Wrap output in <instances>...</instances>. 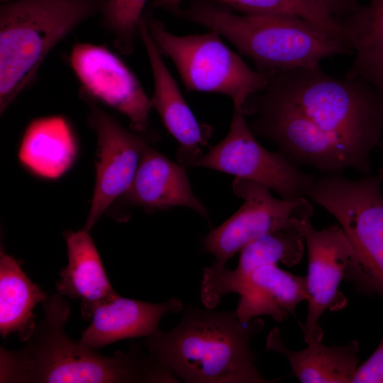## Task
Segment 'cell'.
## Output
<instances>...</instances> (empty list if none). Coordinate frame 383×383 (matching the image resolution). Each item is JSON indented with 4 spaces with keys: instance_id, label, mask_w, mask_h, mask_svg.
<instances>
[{
    "instance_id": "obj_3",
    "label": "cell",
    "mask_w": 383,
    "mask_h": 383,
    "mask_svg": "<svg viewBox=\"0 0 383 383\" xmlns=\"http://www.w3.org/2000/svg\"><path fill=\"white\" fill-rule=\"evenodd\" d=\"M189 306L169 331L147 337L145 346L157 360L186 383H272L256 365L250 339L263 330L255 318L243 323L235 310L213 311Z\"/></svg>"
},
{
    "instance_id": "obj_23",
    "label": "cell",
    "mask_w": 383,
    "mask_h": 383,
    "mask_svg": "<svg viewBox=\"0 0 383 383\" xmlns=\"http://www.w3.org/2000/svg\"><path fill=\"white\" fill-rule=\"evenodd\" d=\"M214 1L235 12L243 14L284 15L299 17L346 40L341 21L328 12L318 0Z\"/></svg>"
},
{
    "instance_id": "obj_2",
    "label": "cell",
    "mask_w": 383,
    "mask_h": 383,
    "mask_svg": "<svg viewBox=\"0 0 383 383\" xmlns=\"http://www.w3.org/2000/svg\"><path fill=\"white\" fill-rule=\"evenodd\" d=\"M44 318L19 350L0 348L1 383L152 382L155 359L128 352L106 356L70 338L64 328L70 306L59 293L43 302Z\"/></svg>"
},
{
    "instance_id": "obj_9",
    "label": "cell",
    "mask_w": 383,
    "mask_h": 383,
    "mask_svg": "<svg viewBox=\"0 0 383 383\" xmlns=\"http://www.w3.org/2000/svg\"><path fill=\"white\" fill-rule=\"evenodd\" d=\"M194 166L258 182L284 199L306 197L316 177L301 171L281 152L265 149L255 138L243 112L237 109L226 136Z\"/></svg>"
},
{
    "instance_id": "obj_25",
    "label": "cell",
    "mask_w": 383,
    "mask_h": 383,
    "mask_svg": "<svg viewBox=\"0 0 383 383\" xmlns=\"http://www.w3.org/2000/svg\"><path fill=\"white\" fill-rule=\"evenodd\" d=\"M352 383H383V337L374 353L357 367Z\"/></svg>"
},
{
    "instance_id": "obj_26",
    "label": "cell",
    "mask_w": 383,
    "mask_h": 383,
    "mask_svg": "<svg viewBox=\"0 0 383 383\" xmlns=\"http://www.w3.org/2000/svg\"><path fill=\"white\" fill-rule=\"evenodd\" d=\"M333 16L342 21L360 6L358 0H318Z\"/></svg>"
},
{
    "instance_id": "obj_14",
    "label": "cell",
    "mask_w": 383,
    "mask_h": 383,
    "mask_svg": "<svg viewBox=\"0 0 383 383\" xmlns=\"http://www.w3.org/2000/svg\"><path fill=\"white\" fill-rule=\"evenodd\" d=\"M302 233L279 231L263 234L247 244L240 251L237 267L229 270L216 262L203 269L200 288L201 303L215 308L221 297L235 293L240 284L256 269L282 262L293 267L304 252Z\"/></svg>"
},
{
    "instance_id": "obj_11",
    "label": "cell",
    "mask_w": 383,
    "mask_h": 383,
    "mask_svg": "<svg viewBox=\"0 0 383 383\" xmlns=\"http://www.w3.org/2000/svg\"><path fill=\"white\" fill-rule=\"evenodd\" d=\"M82 99L90 106L88 122L97 138L95 186L83 228L89 232L109 206L128 190L149 142L143 133L125 128L96 101Z\"/></svg>"
},
{
    "instance_id": "obj_17",
    "label": "cell",
    "mask_w": 383,
    "mask_h": 383,
    "mask_svg": "<svg viewBox=\"0 0 383 383\" xmlns=\"http://www.w3.org/2000/svg\"><path fill=\"white\" fill-rule=\"evenodd\" d=\"M235 293L240 295L235 311L243 323L265 315L280 323L289 316L296 317L297 305L306 301V277L277 264L266 265L248 275Z\"/></svg>"
},
{
    "instance_id": "obj_19",
    "label": "cell",
    "mask_w": 383,
    "mask_h": 383,
    "mask_svg": "<svg viewBox=\"0 0 383 383\" xmlns=\"http://www.w3.org/2000/svg\"><path fill=\"white\" fill-rule=\"evenodd\" d=\"M300 350H292L282 340L277 327L268 334L267 350L283 355L292 374L302 383H352L359 366V344L355 340L339 346L310 341Z\"/></svg>"
},
{
    "instance_id": "obj_28",
    "label": "cell",
    "mask_w": 383,
    "mask_h": 383,
    "mask_svg": "<svg viewBox=\"0 0 383 383\" xmlns=\"http://www.w3.org/2000/svg\"><path fill=\"white\" fill-rule=\"evenodd\" d=\"M382 148V150L383 152V138L379 143V145ZM379 175L382 177V180H383V168H382L379 172Z\"/></svg>"
},
{
    "instance_id": "obj_1",
    "label": "cell",
    "mask_w": 383,
    "mask_h": 383,
    "mask_svg": "<svg viewBox=\"0 0 383 383\" xmlns=\"http://www.w3.org/2000/svg\"><path fill=\"white\" fill-rule=\"evenodd\" d=\"M248 125L296 167L321 174L371 172L383 138V96L360 78L338 79L319 66L273 72L248 104Z\"/></svg>"
},
{
    "instance_id": "obj_7",
    "label": "cell",
    "mask_w": 383,
    "mask_h": 383,
    "mask_svg": "<svg viewBox=\"0 0 383 383\" xmlns=\"http://www.w3.org/2000/svg\"><path fill=\"white\" fill-rule=\"evenodd\" d=\"M143 16L160 52L174 63L187 91L226 95L243 111L248 99L270 82L273 72L251 69L217 32L177 35L160 21Z\"/></svg>"
},
{
    "instance_id": "obj_15",
    "label": "cell",
    "mask_w": 383,
    "mask_h": 383,
    "mask_svg": "<svg viewBox=\"0 0 383 383\" xmlns=\"http://www.w3.org/2000/svg\"><path fill=\"white\" fill-rule=\"evenodd\" d=\"M129 205L147 211L186 206L209 221V212L194 194L184 167L150 145L145 150L135 176L121 196Z\"/></svg>"
},
{
    "instance_id": "obj_20",
    "label": "cell",
    "mask_w": 383,
    "mask_h": 383,
    "mask_svg": "<svg viewBox=\"0 0 383 383\" xmlns=\"http://www.w3.org/2000/svg\"><path fill=\"white\" fill-rule=\"evenodd\" d=\"M77 154L74 133L66 118L52 116L33 120L19 148L21 162L34 174L56 179L72 165Z\"/></svg>"
},
{
    "instance_id": "obj_24",
    "label": "cell",
    "mask_w": 383,
    "mask_h": 383,
    "mask_svg": "<svg viewBox=\"0 0 383 383\" xmlns=\"http://www.w3.org/2000/svg\"><path fill=\"white\" fill-rule=\"evenodd\" d=\"M147 0H103L101 26L113 38L114 47L131 55L139 35V25Z\"/></svg>"
},
{
    "instance_id": "obj_5",
    "label": "cell",
    "mask_w": 383,
    "mask_h": 383,
    "mask_svg": "<svg viewBox=\"0 0 383 383\" xmlns=\"http://www.w3.org/2000/svg\"><path fill=\"white\" fill-rule=\"evenodd\" d=\"M103 0H15L0 7V113L36 78L62 40L100 12Z\"/></svg>"
},
{
    "instance_id": "obj_22",
    "label": "cell",
    "mask_w": 383,
    "mask_h": 383,
    "mask_svg": "<svg viewBox=\"0 0 383 383\" xmlns=\"http://www.w3.org/2000/svg\"><path fill=\"white\" fill-rule=\"evenodd\" d=\"M47 294L21 268V262L0 250V333L6 338L16 333L26 341L37 323L33 309Z\"/></svg>"
},
{
    "instance_id": "obj_13",
    "label": "cell",
    "mask_w": 383,
    "mask_h": 383,
    "mask_svg": "<svg viewBox=\"0 0 383 383\" xmlns=\"http://www.w3.org/2000/svg\"><path fill=\"white\" fill-rule=\"evenodd\" d=\"M139 36L154 79V92L150 98L152 107L179 143L177 159L179 165L184 168L193 167L202 156V148L207 146L212 128L199 123L186 103L149 32L144 16L139 25Z\"/></svg>"
},
{
    "instance_id": "obj_27",
    "label": "cell",
    "mask_w": 383,
    "mask_h": 383,
    "mask_svg": "<svg viewBox=\"0 0 383 383\" xmlns=\"http://www.w3.org/2000/svg\"><path fill=\"white\" fill-rule=\"evenodd\" d=\"M182 0H153L152 9H164L174 13L180 8Z\"/></svg>"
},
{
    "instance_id": "obj_21",
    "label": "cell",
    "mask_w": 383,
    "mask_h": 383,
    "mask_svg": "<svg viewBox=\"0 0 383 383\" xmlns=\"http://www.w3.org/2000/svg\"><path fill=\"white\" fill-rule=\"evenodd\" d=\"M340 21L355 54L345 77L364 79L383 96V0H370Z\"/></svg>"
},
{
    "instance_id": "obj_4",
    "label": "cell",
    "mask_w": 383,
    "mask_h": 383,
    "mask_svg": "<svg viewBox=\"0 0 383 383\" xmlns=\"http://www.w3.org/2000/svg\"><path fill=\"white\" fill-rule=\"evenodd\" d=\"M173 14L217 32L260 72L313 67L326 57L353 54L344 38L296 16L243 14L214 0H189Z\"/></svg>"
},
{
    "instance_id": "obj_12",
    "label": "cell",
    "mask_w": 383,
    "mask_h": 383,
    "mask_svg": "<svg viewBox=\"0 0 383 383\" xmlns=\"http://www.w3.org/2000/svg\"><path fill=\"white\" fill-rule=\"evenodd\" d=\"M302 235L308 252L306 277L308 312L301 325L304 341H322L323 331L319 324L323 313L338 311L347 306V298L339 290L353 250L339 224L316 230L311 221L304 225Z\"/></svg>"
},
{
    "instance_id": "obj_10",
    "label": "cell",
    "mask_w": 383,
    "mask_h": 383,
    "mask_svg": "<svg viewBox=\"0 0 383 383\" xmlns=\"http://www.w3.org/2000/svg\"><path fill=\"white\" fill-rule=\"evenodd\" d=\"M70 66L81 84V97L100 101L125 115L131 129L144 133L149 123L150 99L132 70L105 47L76 43Z\"/></svg>"
},
{
    "instance_id": "obj_16",
    "label": "cell",
    "mask_w": 383,
    "mask_h": 383,
    "mask_svg": "<svg viewBox=\"0 0 383 383\" xmlns=\"http://www.w3.org/2000/svg\"><path fill=\"white\" fill-rule=\"evenodd\" d=\"M183 309L182 301L174 297L150 303L118 294L95 309L91 322L79 341L97 349L121 340L149 337L160 330L159 323L165 313H178Z\"/></svg>"
},
{
    "instance_id": "obj_8",
    "label": "cell",
    "mask_w": 383,
    "mask_h": 383,
    "mask_svg": "<svg viewBox=\"0 0 383 383\" xmlns=\"http://www.w3.org/2000/svg\"><path fill=\"white\" fill-rule=\"evenodd\" d=\"M233 189L244 203L203 240L204 250L222 265L263 234L279 231L302 233L313 213L312 205L305 196L277 199L271 194L270 188L254 181L235 177Z\"/></svg>"
},
{
    "instance_id": "obj_18",
    "label": "cell",
    "mask_w": 383,
    "mask_h": 383,
    "mask_svg": "<svg viewBox=\"0 0 383 383\" xmlns=\"http://www.w3.org/2000/svg\"><path fill=\"white\" fill-rule=\"evenodd\" d=\"M88 233L82 230L65 233L68 264L60 271L56 288L60 294L79 299L83 318L91 320L98 306L118 294Z\"/></svg>"
},
{
    "instance_id": "obj_6",
    "label": "cell",
    "mask_w": 383,
    "mask_h": 383,
    "mask_svg": "<svg viewBox=\"0 0 383 383\" xmlns=\"http://www.w3.org/2000/svg\"><path fill=\"white\" fill-rule=\"evenodd\" d=\"M382 177L352 179L321 174L306 197L328 211L346 234L353 255L344 279L357 292L383 298V192Z\"/></svg>"
}]
</instances>
